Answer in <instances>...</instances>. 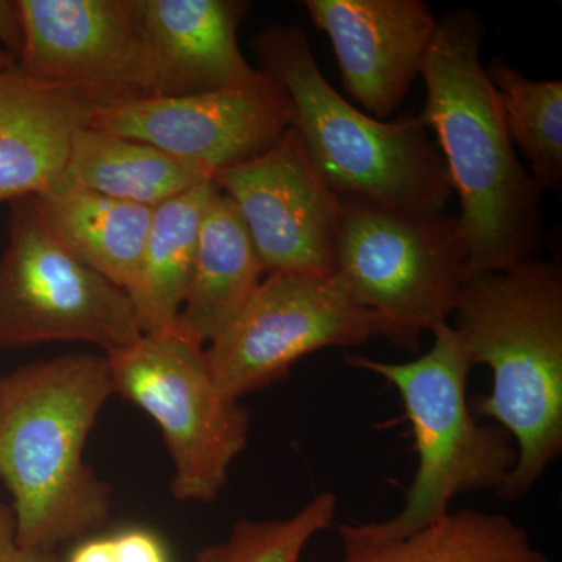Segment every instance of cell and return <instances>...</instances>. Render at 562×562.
Instances as JSON below:
<instances>
[{"label":"cell","mask_w":562,"mask_h":562,"mask_svg":"<svg viewBox=\"0 0 562 562\" xmlns=\"http://www.w3.org/2000/svg\"><path fill=\"white\" fill-rule=\"evenodd\" d=\"M106 360L114 394L161 428L173 464V497L216 501L227 486L232 462L249 442L250 413L222 394L205 347L171 328L143 335Z\"/></svg>","instance_id":"52a82bcc"},{"label":"cell","mask_w":562,"mask_h":562,"mask_svg":"<svg viewBox=\"0 0 562 562\" xmlns=\"http://www.w3.org/2000/svg\"><path fill=\"white\" fill-rule=\"evenodd\" d=\"M355 106L386 121L408 98L438 27L424 0H305Z\"/></svg>","instance_id":"4fadbf2b"},{"label":"cell","mask_w":562,"mask_h":562,"mask_svg":"<svg viewBox=\"0 0 562 562\" xmlns=\"http://www.w3.org/2000/svg\"><path fill=\"white\" fill-rule=\"evenodd\" d=\"M20 553L13 512L10 506L0 503V562H18Z\"/></svg>","instance_id":"484cf974"},{"label":"cell","mask_w":562,"mask_h":562,"mask_svg":"<svg viewBox=\"0 0 562 562\" xmlns=\"http://www.w3.org/2000/svg\"><path fill=\"white\" fill-rule=\"evenodd\" d=\"M339 562H549L505 514L461 509L395 541L360 538L338 525Z\"/></svg>","instance_id":"ffe728a7"},{"label":"cell","mask_w":562,"mask_h":562,"mask_svg":"<svg viewBox=\"0 0 562 562\" xmlns=\"http://www.w3.org/2000/svg\"><path fill=\"white\" fill-rule=\"evenodd\" d=\"M260 70L288 92L292 127L344 203L403 213H446L453 195L441 151L416 114L379 121L325 79L299 25H271L251 40Z\"/></svg>","instance_id":"277c9868"},{"label":"cell","mask_w":562,"mask_h":562,"mask_svg":"<svg viewBox=\"0 0 562 562\" xmlns=\"http://www.w3.org/2000/svg\"><path fill=\"white\" fill-rule=\"evenodd\" d=\"M154 66V95L179 98L246 87L262 72L244 57V0H138Z\"/></svg>","instance_id":"5bb4252c"},{"label":"cell","mask_w":562,"mask_h":562,"mask_svg":"<svg viewBox=\"0 0 562 562\" xmlns=\"http://www.w3.org/2000/svg\"><path fill=\"white\" fill-rule=\"evenodd\" d=\"M114 394L106 355L36 361L0 380V479L10 491L21 550L55 552L101 530L109 484L83 452Z\"/></svg>","instance_id":"7a4b0ae2"},{"label":"cell","mask_w":562,"mask_h":562,"mask_svg":"<svg viewBox=\"0 0 562 562\" xmlns=\"http://www.w3.org/2000/svg\"><path fill=\"white\" fill-rule=\"evenodd\" d=\"M0 47L20 60L24 47V29L16 0H0Z\"/></svg>","instance_id":"cb8c5ba5"},{"label":"cell","mask_w":562,"mask_h":562,"mask_svg":"<svg viewBox=\"0 0 562 562\" xmlns=\"http://www.w3.org/2000/svg\"><path fill=\"white\" fill-rule=\"evenodd\" d=\"M98 99L0 66V203L31 198L61 179L74 135L90 127Z\"/></svg>","instance_id":"9a60e30c"},{"label":"cell","mask_w":562,"mask_h":562,"mask_svg":"<svg viewBox=\"0 0 562 562\" xmlns=\"http://www.w3.org/2000/svg\"><path fill=\"white\" fill-rule=\"evenodd\" d=\"M484 35L482 18L469 7L438 20L420 69L427 102L417 114L435 132L460 199L468 279L535 258L546 239L543 191L514 150L480 58Z\"/></svg>","instance_id":"6da1fadb"},{"label":"cell","mask_w":562,"mask_h":562,"mask_svg":"<svg viewBox=\"0 0 562 562\" xmlns=\"http://www.w3.org/2000/svg\"><path fill=\"white\" fill-rule=\"evenodd\" d=\"M66 562H116L110 536L80 541L70 550Z\"/></svg>","instance_id":"d4e9b609"},{"label":"cell","mask_w":562,"mask_h":562,"mask_svg":"<svg viewBox=\"0 0 562 562\" xmlns=\"http://www.w3.org/2000/svg\"><path fill=\"white\" fill-rule=\"evenodd\" d=\"M344 205L335 279L375 314L392 346L417 353L424 333L452 316L468 279L460 220Z\"/></svg>","instance_id":"8992f818"},{"label":"cell","mask_w":562,"mask_h":562,"mask_svg":"<svg viewBox=\"0 0 562 562\" xmlns=\"http://www.w3.org/2000/svg\"><path fill=\"white\" fill-rule=\"evenodd\" d=\"M61 177L106 198L155 209L211 180L213 172L146 140L90 125L74 135Z\"/></svg>","instance_id":"ac0fdd59"},{"label":"cell","mask_w":562,"mask_h":562,"mask_svg":"<svg viewBox=\"0 0 562 562\" xmlns=\"http://www.w3.org/2000/svg\"><path fill=\"white\" fill-rule=\"evenodd\" d=\"M338 498L322 492L288 519L236 522L225 541L205 547L195 562H299L314 536L335 522Z\"/></svg>","instance_id":"7402d4cb"},{"label":"cell","mask_w":562,"mask_h":562,"mask_svg":"<svg viewBox=\"0 0 562 562\" xmlns=\"http://www.w3.org/2000/svg\"><path fill=\"white\" fill-rule=\"evenodd\" d=\"M220 190L203 181L155 206L128 297L143 335L176 328L194 269L206 206Z\"/></svg>","instance_id":"d6986e66"},{"label":"cell","mask_w":562,"mask_h":562,"mask_svg":"<svg viewBox=\"0 0 562 562\" xmlns=\"http://www.w3.org/2000/svg\"><path fill=\"white\" fill-rule=\"evenodd\" d=\"M294 109L271 77L246 87L111 103L91 127L146 140L209 171L249 160L291 128Z\"/></svg>","instance_id":"7c38bea8"},{"label":"cell","mask_w":562,"mask_h":562,"mask_svg":"<svg viewBox=\"0 0 562 562\" xmlns=\"http://www.w3.org/2000/svg\"><path fill=\"white\" fill-rule=\"evenodd\" d=\"M18 61L0 47V66H16Z\"/></svg>","instance_id":"83f0119b"},{"label":"cell","mask_w":562,"mask_h":562,"mask_svg":"<svg viewBox=\"0 0 562 562\" xmlns=\"http://www.w3.org/2000/svg\"><path fill=\"white\" fill-rule=\"evenodd\" d=\"M110 539L116 562H172L168 547L154 531L127 528Z\"/></svg>","instance_id":"603a6c76"},{"label":"cell","mask_w":562,"mask_h":562,"mask_svg":"<svg viewBox=\"0 0 562 562\" xmlns=\"http://www.w3.org/2000/svg\"><path fill=\"white\" fill-rule=\"evenodd\" d=\"M29 76L103 105L154 95V66L138 0H16Z\"/></svg>","instance_id":"8fae6325"},{"label":"cell","mask_w":562,"mask_h":562,"mask_svg":"<svg viewBox=\"0 0 562 562\" xmlns=\"http://www.w3.org/2000/svg\"><path fill=\"white\" fill-rule=\"evenodd\" d=\"M457 327L473 366L492 372V391L471 403L517 442V462L498 495L519 501L562 453V268L530 258L469 277Z\"/></svg>","instance_id":"3957f363"},{"label":"cell","mask_w":562,"mask_h":562,"mask_svg":"<svg viewBox=\"0 0 562 562\" xmlns=\"http://www.w3.org/2000/svg\"><path fill=\"white\" fill-rule=\"evenodd\" d=\"M140 336L127 292L52 232L33 195L11 202L0 258V349L80 341L111 355Z\"/></svg>","instance_id":"ba28073f"},{"label":"cell","mask_w":562,"mask_h":562,"mask_svg":"<svg viewBox=\"0 0 562 562\" xmlns=\"http://www.w3.org/2000/svg\"><path fill=\"white\" fill-rule=\"evenodd\" d=\"M265 277V266L241 214L231 198L217 190L203 216L177 330L209 346L243 313Z\"/></svg>","instance_id":"2e32d148"},{"label":"cell","mask_w":562,"mask_h":562,"mask_svg":"<svg viewBox=\"0 0 562 562\" xmlns=\"http://www.w3.org/2000/svg\"><path fill=\"white\" fill-rule=\"evenodd\" d=\"M33 199L52 232L81 261L131 290L154 209L106 198L63 177Z\"/></svg>","instance_id":"e0dca14e"},{"label":"cell","mask_w":562,"mask_h":562,"mask_svg":"<svg viewBox=\"0 0 562 562\" xmlns=\"http://www.w3.org/2000/svg\"><path fill=\"white\" fill-rule=\"evenodd\" d=\"M427 353L406 362H384L347 353L346 362L375 373L401 394L413 427L417 471L401 513L383 522L346 524L360 538L395 541L438 522L465 491H501L517 462L503 428L479 424L468 398L473 364L449 322L431 331Z\"/></svg>","instance_id":"5b68a950"},{"label":"cell","mask_w":562,"mask_h":562,"mask_svg":"<svg viewBox=\"0 0 562 562\" xmlns=\"http://www.w3.org/2000/svg\"><path fill=\"white\" fill-rule=\"evenodd\" d=\"M382 327L338 280L266 276L243 313L205 347L214 382L225 397H243L290 375L306 355L358 347Z\"/></svg>","instance_id":"9c48e42d"},{"label":"cell","mask_w":562,"mask_h":562,"mask_svg":"<svg viewBox=\"0 0 562 562\" xmlns=\"http://www.w3.org/2000/svg\"><path fill=\"white\" fill-rule=\"evenodd\" d=\"M486 74L513 144L531 166V177L542 191L562 190V81L531 80L519 69L494 58Z\"/></svg>","instance_id":"44dd1931"},{"label":"cell","mask_w":562,"mask_h":562,"mask_svg":"<svg viewBox=\"0 0 562 562\" xmlns=\"http://www.w3.org/2000/svg\"><path fill=\"white\" fill-rule=\"evenodd\" d=\"M18 562H61L55 552H38V550H21Z\"/></svg>","instance_id":"4316f807"},{"label":"cell","mask_w":562,"mask_h":562,"mask_svg":"<svg viewBox=\"0 0 562 562\" xmlns=\"http://www.w3.org/2000/svg\"><path fill=\"white\" fill-rule=\"evenodd\" d=\"M211 180L241 214L266 276L335 277L346 205L292 125L271 147L217 169Z\"/></svg>","instance_id":"30bf717a"}]
</instances>
